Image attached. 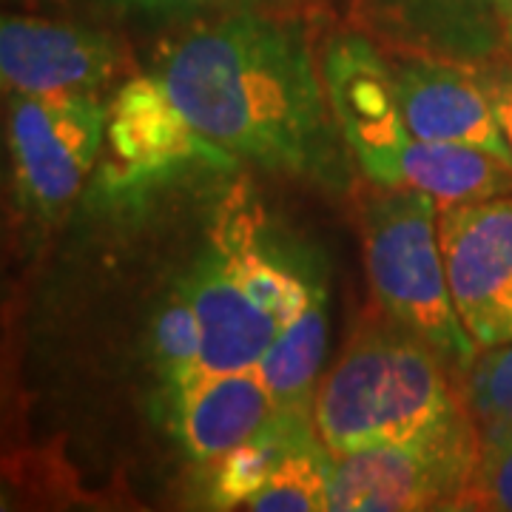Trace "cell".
I'll return each mask as SVG.
<instances>
[{
    "label": "cell",
    "instance_id": "cell-1",
    "mask_svg": "<svg viewBox=\"0 0 512 512\" xmlns=\"http://www.w3.org/2000/svg\"><path fill=\"white\" fill-rule=\"evenodd\" d=\"M151 74L188 126L234 160L339 177L336 117L302 26L237 12L168 43Z\"/></svg>",
    "mask_w": 512,
    "mask_h": 512
},
{
    "label": "cell",
    "instance_id": "cell-2",
    "mask_svg": "<svg viewBox=\"0 0 512 512\" xmlns=\"http://www.w3.org/2000/svg\"><path fill=\"white\" fill-rule=\"evenodd\" d=\"M444 362L390 316L365 325L313 396V421L330 453L413 439L467 410Z\"/></svg>",
    "mask_w": 512,
    "mask_h": 512
},
{
    "label": "cell",
    "instance_id": "cell-3",
    "mask_svg": "<svg viewBox=\"0 0 512 512\" xmlns=\"http://www.w3.org/2000/svg\"><path fill=\"white\" fill-rule=\"evenodd\" d=\"M319 282L265 245L251 222L228 217L183 285L200 322V376L254 367Z\"/></svg>",
    "mask_w": 512,
    "mask_h": 512
},
{
    "label": "cell",
    "instance_id": "cell-4",
    "mask_svg": "<svg viewBox=\"0 0 512 512\" xmlns=\"http://www.w3.org/2000/svg\"><path fill=\"white\" fill-rule=\"evenodd\" d=\"M365 262L382 311L456 367L478 348L458 319L439 242V205L416 188L376 185L362 202Z\"/></svg>",
    "mask_w": 512,
    "mask_h": 512
},
{
    "label": "cell",
    "instance_id": "cell-5",
    "mask_svg": "<svg viewBox=\"0 0 512 512\" xmlns=\"http://www.w3.org/2000/svg\"><path fill=\"white\" fill-rule=\"evenodd\" d=\"M481 433L470 410L419 436L333 456L328 510H456L473 476Z\"/></svg>",
    "mask_w": 512,
    "mask_h": 512
},
{
    "label": "cell",
    "instance_id": "cell-6",
    "mask_svg": "<svg viewBox=\"0 0 512 512\" xmlns=\"http://www.w3.org/2000/svg\"><path fill=\"white\" fill-rule=\"evenodd\" d=\"M109 111L94 94H12L9 148L23 205L40 220L80 194L106 140Z\"/></svg>",
    "mask_w": 512,
    "mask_h": 512
},
{
    "label": "cell",
    "instance_id": "cell-7",
    "mask_svg": "<svg viewBox=\"0 0 512 512\" xmlns=\"http://www.w3.org/2000/svg\"><path fill=\"white\" fill-rule=\"evenodd\" d=\"M439 242L453 305L476 348L512 342V194L439 208Z\"/></svg>",
    "mask_w": 512,
    "mask_h": 512
},
{
    "label": "cell",
    "instance_id": "cell-8",
    "mask_svg": "<svg viewBox=\"0 0 512 512\" xmlns=\"http://www.w3.org/2000/svg\"><path fill=\"white\" fill-rule=\"evenodd\" d=\"M106 143L111 157L103 168V188L111 197H137L194 165L234 163L231 154L188 126L151 72L120 86L109 109Z\"/></svg>",
    "mask_w": 512,
    "mask_h": 512
},
{
    "label": "cell",
    "instance_id": "cell-9",
    "mask_svg": "<svg viewBox=\"0 0 512 512\" xmlns=\"http://www.w3.org/2000/svg\"><path fill=\"white\" fill-rule=\"evenodd\" d=\"M387 63L404 126L413 137L478 148L512 168L510 146L498 126L487 77L478 66L424 55Z\"/></svg>",
    "mask_w": 512,
    "mask_h": 512
},
{
    "label": "cell",
    "instance_id": "cell-10",
    "mask_svg": "<svg viewBox=\"0 0 512 512\" xmlns=\"http://www.w3.org/2000/svg\"><path fill=\"white\" fill-rule=\"evenodd\" d=\"M120 63L117 43L74 23L0 12V92H97Z\"/></svg>",
    "mask_w": 512,
    "mask_h": 512
},
{
    "label": "cell",
    "instance_id": "cell-11",
    "mask_svg": "<svg viewBox=\"0 0 512 512\" xmlns=\"http://www.w3.org/2000/svg\"><path fill=\"white\" fill-rule=\"evenodd\" d=\"M512 0H359L365 26L410 55L467 66L507 52Z\"/></svg>",
    "mask_w": 512,
    "mask_h": 512
},
{
    "label": "cell",
    "instance_id": "cell-12",
    "mask_svg": "<svg viewBox=\"0 0 512 512\" xmlns=\"http://www.w3.org/2000/svg\"><path fill=\"white\" fill-rule=\"evenodd\" d=\"M165 404L174 439L200 464L231 453L279 410L254 367L200 376L168 393Z\"/></svg>",
    "mask_w": 512,
    "mask_h": 512
},
{
    "label": "cell",
    "instance_id": "cell-13",
    "mask_svg": "<svg viewBox=\"0 0 512 512\" xmlns=\"http://www.w3.org/2000/svg\"><path fill=\"white\" fill-rule=\"evenodd\" d=\"M311 433H316L313 410L279 407L251 439L208 464L211 473L205 487V504L211 510H248L251 498L276 476L293 447Z\"/></svg>",
    "mask_w": 512,
    "mask_h": 512
},
{
    "label": "cell",
    "instance_id": "cell-14",
    "mask_svg": "<svg viewBox=\"0 0 512 512\" xmlns=\"http://www.w3.org/2000/svg\"><path fill=\"white\" fill-rule=\"evenodd\" d=\"M328 325V291L319 282L308 302L276 333L274 342L254 365L276 407L313 410L316 376L328 345Z\"/></svg>",
    "mask_w": 512,
    "mask_h": 512
},
{
    "label": "cell",
    "instance_id": "cell-15",
    "mask_svg": "<svg viewBox=\"0 0 512 512\" xmlns=\"http://www.w3.org/2000/svg\"><path fill=\"white\" fill-rule=\"evenodd\" d=\"M202 333L185 293H174L154 322V356L160 365L165 396L183 390L200 376Z\"/></svg>",
    "mask_w": 512,
    "mask_h": 512
},
{
    "label": "cell",
    "instance_id": "cell-16",
    "mask_svg": "<svg viewBox=\"0 0 512 512\" xmlns=\"http://www.w3.org/2000/svg\"><path fill=\"white\" fill-rule=\"evenodd\" d=\"M464 402L478 433L512 430V342L487 348L467 367Z\"/></svg>",
    "mask_w": 512,
    "mask_h": 512
},
{
    "label": "cell",
    "instance_id": "cell-17",
    "mask_svg": "<svg viewBox=\"0 0 512 512\" xmlns=\"http://www.w3.org/2000/svg\"><path fill=\"white\" fill-rule=\"evenodd\" d=\"M456 510L512 512V430L481 433L476 470Z\"/></svg>",
    "mask_w": 512,
    "mask_h": 512
},
{
    "label": "cell",
    "instance_id": "cell-18",
    "mask_svg": "<svg viewBox=\"0 0 512 512\" xmlns=\"http://www.w3.org/2000/svg\"><path fill=\"white\" fill-rule=\"evenodd\" d=\"M63 476L66 470H52L37 458H0V510L37 507L35 501L49 504L52 498H66L69 478Z\"/></svg>",
    "mask_w": 512,
    "mask_h": 512
},
{
    "label": "cell",
    "instance_id": "cell-19",
    "mask_svg": "<svg viewBox=\"0 0 512 512\" xmlns=\"http://www.w3.org/2000/svg\"><path fill=\"white\" fill-rule=\"evenodd\" d=\"M484 77H487V89H490V97H493L498 126H501V134H504V140L510 146L512 157V66H504V69L484 74Z\"/></svg>",
    "mask_w": 512,
    "mask_h": 512
},
{
    "label": "cell",
    "instance_id": "cell-20",
    "mask_svg": "<svg viewBox=\"0 0 512 512\" xmlns=\"http://www.w3.org/2000/svg\"><path fill=\"white\" fill-rule=\"evenodd\" d=\"M111 6L131 9V12H146V15H171V12H191L222 0H109Z\"/></svg>",
    "mask_w": 512,
    "mask_h": 512
},
{
    "label": "cell",
    "instance_id": "cell-21",
    "mask_svg": "<svg viewBox=\"0 0 512 512\" xmlns=\"http://www.w3.org/2000/svg\"><path fill=\"white\" fill-rule=\"evenodd\" d=\"M507 52L512 55V6H510V20H507Z\"/></svg>",
    "mask_w": 512,
    "mask_h": 512
}]
</instances>
